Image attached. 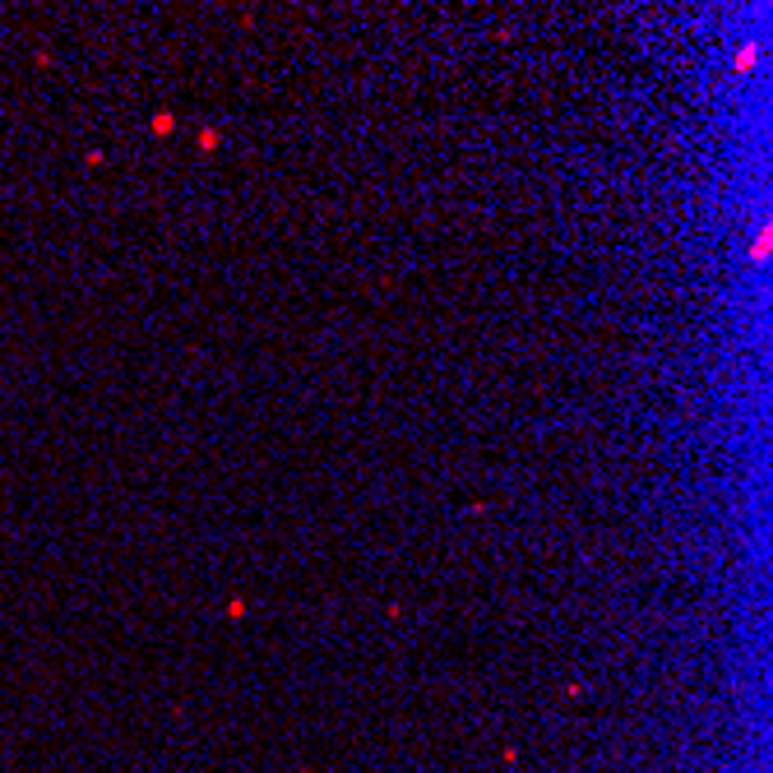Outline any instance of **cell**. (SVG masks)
Returning a JSON list of instances; mask_svg holds the SVG:
<instances>
[{
    "label": "cell",
    "mask_w": 773,
    "mask_h": 773,
    "mask_svg": "<svg viewBox=\"0 0 773 773\" xmlns=\"http://www.w3.org/2000/svg\"><path fill=\"white\" fill-rule=\"evenodd\" d=\"M736 69H741V74H745V69H755V47H741V51H736Z\"/></svg>",
    "instance_id": "1"
},
{
    "label": "cell",
    "mask_w": 773,
    "mask_h": 773,
    "mask_svg": "<svg viewBox=\"0 0 773 773\" xmlns=\"http://www.w3.org/2000/svg\"><path fill=\"white\" fill-rule=\"evenodd\" d=\"M769 255V227H760V236H755V260H764Z\"/></svg>",
    "instance_id": "2"
}]
</instances>
